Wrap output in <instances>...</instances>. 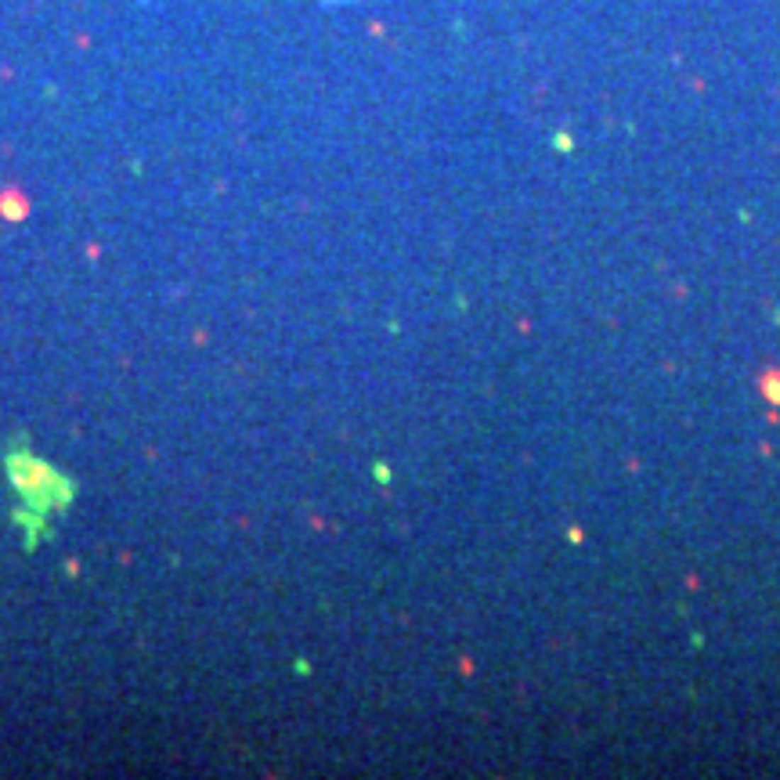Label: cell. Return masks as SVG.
I'll return each instance as SVG.
<instances>
[{
    "label": "cell",
    "instance_id": "6da1fadb",
    "mask_svg": "<svg viewBox=\"0 0 780 780\" xmlns=\"http://www.w3.org/2000/svg\"><path fill=\"white\" fill-rule=\"evenodd\" d=\"M11 470H15V484L26 495L29 510H51V502L65 498V495H58L62 477L51 470V466H44V462H36V459L26 455L22 462H11Z\"/></svg>",
    "mask_w": 780,
    "mask_h": 780
},
{
    "label": "cell",
    "instance_id": "7a4b0ae2",
    "mask_svg": "<svg viewBox=\"0 0 780 780\" xmlns=\"http://www.w3.org/2000/svg\"><path fill=\"white\" fill-rule=\"evenodd\" d=\"M762 386H766V398H769V401H780V379H776V376H762Z\"/></svg>",
    "mask_w": 780,
    "mask_h": 780
}]
</instances>
